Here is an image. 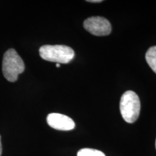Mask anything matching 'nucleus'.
<instances>
[{"instance_id": "obj_2", "label": "nucleus", "mask_w": 156, "mask_h": 156, "mask_svg": "<svg viewBox=\"0 0 156 156\" xmlns=\"http://www.w3.org/2000/svg\"><path fill=\"white\" fill-rule=\"evenodd\" d=\"M39 54L43 59L56 64H67L75 56L73 48L64 45H44L39 49Z\"/></svg>"}, {"instance_id": "obj_3", "label": "nucleus", "mask_w": 156, "mask_h": 156, "mask_svg": "<svg viewBox=\"0 0 156 156\" xmlns=\"http://www.w3.org/2000/svg\"><path fill=\"white\" fill-rule=\"evenodd\" d=\"M141 104L138 95L132 90L122 95L120 101L121 114L126 122L134 123L140 116Z\"/></svg>"}, {"instance_id": "obj_1", "label": "nucleus", "mask_w": 156, "mask_h": 156, "mask_svg": "<svg viewBox=\"0 0 156 156\" xmlns=\"http://www.w3.org/2000/svg\"><path fill=\"white\" fill-rule=\"evenodd\" d=\"M25 70V64L14 48H9L3 56L2 73L6 80L14 83Z\"/></svg>"}, {"instance_id": "obj_10", "label": "nucleus", "mask_w": 156, "mask_h": 156, "mask_svg": "<svg viewBox=\"0 0 156 156\" xmlns=\"http://www.w3.org/2000/svg\"><path fill=\"white\" fill-rule=\"evenodd\" d=\"M56 67L57 68H58V67H60V64H56Z\"/></svg>"}, {"instance_id": "obj_5", "label": "nucleus", "mask_w": 156, "mask_h": 156, "mask_svg": "<svg viewBox=\"0 0 156 156\" xmlns=\"http://www.w3.org/2000/svg\"><path fill=\"white\" fill-rule=\"evenodd\" d=\"M46 121L51 127L61 131L73 130L75 126V122L70 117L57 113L48 114Z\"/></svg>"}, {"instance_id": "obj_8", "label": "nucleus", "mask_w": 156, "mask_h": 156, "mask_svg": "<svg viewBox=\"0 0 156 156\" xmlns=\"http://www.w3.org/2000/svg\"><path fill=\"white\" fill-rule=\"evenodd\" d=\"M87 2H93V3H95V2H102V0H87Z\"/></svg>"}, {"instance_id": "obj_7", "label": "nucleus", "mask_w": 156, "mask_h": 156, "mask_svg": "<svg viewBox=\"0 0 156 156\" xmlns=\"http://www.w3.org/2000/svg\"><path fill=\"white\" fill-rule=\"evenodd\" d=\"M77 156H106L100 151L90 148H83L77 153Z\"/></svg>"}, {"instance_id": "obj_11", "label": "nucleus", "mask_w": 156, "mask_h": 156, "mask_svg": "<svg viewBox=\"0 0 156 156\" xmlns=\"http://www.w3.org/2000/svg\"><path fill=\"white\" fill-rule=\"evenodd\" d=\"M155 148H156V141H155Z\"/></svg>"}, {"instance_id": "obj_6", "label": "nucleus", "mask_w": 156, "mask_h": 156, "mask_svg": "<svg viewBox=\"0 0 156 156\" xmlns=\"http://www.w3.org/2000/svg\"><path fill=\"white\" fill-rule=\"evenodd\" d=\"M145 58L150 67L156 73V46L151 47L147 50Z\"/></svg>"}, {"instance_id": "obj_4", "label": "nucleus", "mask_w": 156, "mask_h": 156, "mask_svg": "<svg viewBox=\"0 0 156 156\" xmlns=\"http://www.w3.org/2000/svg\"><path fill=\"white\" fill-rule=\"evenodd\" d=\"M84 28L90 34L98 36H108L112 32V25L108 20L102 17H91L84 22Z\"/></svg>"}, {"instance_id": "obj_9", "label": "nucleus", "mask_w": 156, "mask_h": 156, "mask_svg": "<svg viewBox=\"0 0 156 156\" xmlns=\"http://www.w3.org/2000/svg\"><path fill=\"white\" fill-rule=\"evenodd\" d=\"M2 146L1 142V136H0V156L2 155Z\"/></svg>"}]
</instances>
